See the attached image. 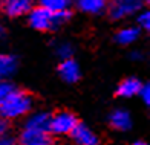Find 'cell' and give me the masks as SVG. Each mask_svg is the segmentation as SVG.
Segmentation results:
<instances>
[{"mask_svg":"<svg viewBox=\"0 0 150 145\" xmlns=\"http://www.w3.org/2000/svg\"><path fill=\"white\" fill-rule=\"evenodd\" d=\"M132 60H136V61H141L142 58H144V55H142L141 52H138V51H135V52H132Z\"/></svg>","mask_w":150,"mask_h":145,"instance_id":"7402d4cb","label":"cell"},{"mask_svg":"<svg viewBox=\"0 0 150 145\" xmlns=\"http://www.w3.org/2000/svg\"><path fill=\"white\" fill-rule=\"evenodd\" d=\"M138 25H139V27H142L146 31L150 29V12L149 11H142L138 15Z\"/></svg>","mask_w":150,"mask_h":145,"instance_id":"ac0fdd59","label":"cell"},{"mask_svg":"<svg viewBox=\"0 0 150 145\" xmlns=\"http://www.w3.org/2000/svg\"><path fill=\"white\" fill-rule=\"evenodd\" d=\"M18 145H54V141L49 132L25 127L18 137Z\"/></svg>","mask_w":150,"mask_h":145,"instance_id":"5b68a950","label":"cell"},{"mask_svg":"<svg viewBox=\"0 0 150 145\" xmlns=\"http://www.w3.org/2000/svg\"><path fill=\"white\" fill-rule=\"evenodd\" d=\"M17 69V60L12 55L0 53V81H6Z\"/></svg>","mask_w":150,"mask_h":145,"instance_id":"7c38bea8","label":"cell"},{"mask_svg":"<svg viewBox=\"0 0 150 145\" xmlns=\"http://www.w3.org/2000/svg\"><path fill=\"white\" fill-rule=\"evenodd\" d=\"M142 2H144V0H142ZM146 2H149V0H146Z\"/></svg>","mask_w":150,"mask_h":145,"instance_id":"d4e9b609","label":"cell"},{"mask_svg":"<svg viewBox=\"0 0 150 145\" xmlns=\"http://www.w3.org/2000/svg\"><path fill=\"white\" fill-rule=\"evenodd\" d=\"M141 81L136 78H126L124 81L120 82V86L117 89V93L122 98H132V96L138 95L141 90Z\"/></svg>","mask_w":150,"mask_h":145,"instance_id":"30bf717a","label":"cell"},{"mask_svg":"<svg viewBox=\"0 0 150 145\" xmlns=\"http://www.w3.org/2000/svg\"><path fill=\"white\" fill-rule=\"evenodd\" d=\"M78 124L77 116L71 112H60L55 116H51L49 132L54 134H69Z\"/></svg>","mask_w":150,"mask_h":145,"instance_id":"3957f363","label":"cell"},{"mask_svg":"<svg viewBox=\"0 0 150 145\" xmlns=\"http://www.w3.org/2000/svg\"><path fill=\"white\" fill-rule=\"evenodd\" d=\"M138 95H141L142 101H144L147 106L150 104V86H149V84H142V86H141V90H139Z\"/></svg>","mask_w":150,"mask_h":145,"instance_id":"d6986e66","label":"cell"},{"mask_svg":"<svg viewBox=\"0 0 150 145\" xmlns=\"http://www.w3.org/2000/svg\"><path fill=\"white\" fill-rule=\"evenodd\" d=\"M0 145H17V142L9 136H3V137H0Z\"/></svg>","mask_w":150,"mask_h":145,"instance_id":"44dd1931","label":"cell"},{"mask_svg":"<svg viewBox=\"0 0 150 145\" xmlns=\"http://www.w3.org/2000/svg\"><path fill=\"white\" fill-rule=\"evenodd\" d=\"M2 9L9 17H20L32 9V0H2Z\"/></svg>","mask_w":150,"mask_h":145,"instance_id":"8992f818","label":"cell"},{"mask_svg":"<svg viewBox=\"0 0 150 145\" xmlns=\"http://www.w3.org/2000/svg\"><path fill=\"white\" fill-rule=\"evenodd\" d=\"M110 125L113 128L120 130V132H127L129 128L132 127V118H130V113L127 110H122V108H118L110 115Z\"/></svg>","mask_w":150,"mask_h":145,"instance_id":"9c48e42d","label":"cell"},{"mask_svg":"<svg viewBox=\"0 0 150 145\" xmlns=\"http://www.w3.org/2000/svg\"><path fill=\"white\" fill-rule=\"evenodd\" d=\"M58 73L63 81L66 82H77L80 80V66L75 60L72 58H67V60H63L58 66Z\"/></svg>","mask_w":150,"mask_h":145,"instance_id":"ba28073f","label":"cell"},{"mask_svg":"<svg viewBox=\"0 0 150 145\" xmlns=\"http://www.w3.org/2000/svg\"><path fill=\"white\" fill-rule=\"evenodd\" d=\"M14 90V86L8 81H0V106L3 104V101L9 96V93Z\"/></svg>","mask_w":150,"mask_h":145,"instance_id":"e0dca14e","label":"cell"},{"mask_svg":"<svg viewBox=\"0 0 150 145\" xmlns=\"http://www.w3.org/2000/svg\"><path fill=\"white\" fill-rule=\"evenodd\" d=\"M49 124H51V116L45 112H37L29 119L26 121V128H35V130H43V132H49ZM51 133V132H49Z\"/></svg>","mask_w":150,"mask_h":145,"instance_id":"8fae6325","label":"cell"},{"mask_svg":"<svg viewBox=\"0 0 150 145\" xmlns=\"http://www.w3.org/2000/svg\"><path fill=\"white\" fill-rule=\"evenodd\" d=\"M42 2V6L45 9H47L49 12H63L67 11L71 6L72 0H40Z\"/></svg>","mask_w":150,"mask_h":145,"instance_id":"9a60e30c","label":"cell"},{"mask_svg":"<svg viewBox=\"0 0 150 145\" xmlns=\"http://www.w3.org/2000/svg\"><path fill=\"white\" fill-rule=\"evenodd\" d=\"M130 145H147V144L142 142V141H138V142H133V144H130Z\"/></svg>","mask_w":150,"mask_h":145,"instance_id":"cb8c5ba5","label":"cell"},{"mask_svg":"<svg viewBox=\"0 0 150 145\" xmlns=\"http://www.w3.org/2000/svg\"><path fill=\"white\" fill-rule=\"evenodd\" d=\"M69 134L72 136V139L78 145H98L100 144V139L97 137V134H95L89 127H86L80 122L75 125V128Z\"/></svg>","mask_w":150,"mask_h":145,"instance_id":"52a82bcc","label":"cell"},{"mask_svg":"<svg viewBox=\"0 0 150 145\" xmlns=\"http://www.w3.org/2000/svg\"><path fill=\"white\" fill-rule=\"evenodd\" d=\"M142 8V0H112L109 6V14L115 20L124 18L139 12Z\"/></svg>","mask_w":150,"mask_h":145,"instance_id":"277c9868","label":"cell"},{"mask_svg":"<svg viewBox=\"0 0 150 145\" xmlns=\"http://www.w3.org/2000/svg\"><path fill=\"white\" fill-rule=\"evenodd\" d=\"M78 8L87 14H100L107 8V0H77Z\"/></svg>","mask_w":150,"mask_h":145,"instance_id":"4fadbf2b","label":"cell"},{"mask_svg":"<svg viewBox=\"0 0 150 145\" xmlns=\"http://www.w3.org/2000/svg\"><path fill=\"white\" fill-rule=\"evenodd\" d=\"M55 53L58 55L61 60H67V58L72 57L74 47H72V44H69V43H58V44L55 46Z\"/></svg>","mask_w":150,"mask_h":145,"instance_id":"2e32d148","label":"cell"},{"mask_svg":"<svg viewBox=\"0 0 150 145\" xmlns=\"http://www.w3.org/2000/svg\"><path fill=\"white\" fill-rule=\"evenodd\" d=\"M139 37V29L138 27H122L121 31H118L117 34V41L122 46H127V44H132L135 43Z\"/></svg>","mask_w":150,"mask_h":145,"instance_id":"5bb4252c","label":"cell"},{"mask_svg":"<svg viewBox=\"0 0 150 145\" xmlns=\"http://www.w3.org/2000/svg\"><path fill=\"white\" fill-rule=\"evenodd\" d=\"M32 107V98L22 90H12L0 106V116L3 119H16L26 115Z\"/></svg>","mask_w":150,"mask_h":145,"instance_id":"7a4b0ae2","label":"cell"},{"mask_svg":"<svg viewBox=\"0 0 150 145\" xmlns=\"http://www.w3.org/2000/svg\"><path fill=\"white\" fill-rule=\"evenodd\" d=\"M6 132H8V122H6V119L0 118V137L6 136Z\"/></svg>","mask_w":150,"mask_h":145,"instance_id":"ffe728a7","label":"cell"},{"mask_svg":"<svg viewBox=\"0 0 150 145\" xmlns=\"http://www.w3.org/2000/svg\"><path fill=\"white\" fill-rule=\"evenodd\" d=\"M71 18V11H63V12H49L43 6L32 8L28 12V20L29 25L37 31H51L57 29L58 26L64 25Z\"/></svg>","mask_w":150,"mask_h":145,"instance_id":"6da1fadb","label":"cell"},{"mask_svg":"<svg viewBox=\"0 0 150 145\" xmlns=\"http://www.w3.org/2000/svg\"><path fill=\"white\" fill-rule=\"evenodd\" d=\"M3 34H5V26H3L2 22H0V37H3Z\"/></svg>","mask_w":150,"mask_h":145,"instance_id":"603a6c76","label":"cell"}]
</instances>
